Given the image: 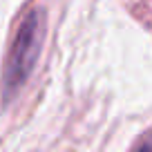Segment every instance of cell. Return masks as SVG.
I'll return each instance as SVG.
<instances>
[{
  "instance_id": "1",
  "label": "cell",
  "mask_w": 152,
  "mask_h": 152,
  "mask_svg": "<svg viewBox=\"0 0 152 152\" xmlns=\"http://www.w3.org/2000/svg\"><path fill=\"white\" fill-rule=\"evenodd\" d=\"M43 34H45V16L40 9H34L20 23L14 43H11L7 69H5L7 87H18L27 78V74L34 69V63H36L38 54H40Z\"/></svg>"
},
{
  "instance_id": "2",
  "label": "cell",
  "mask_w": 152,
  "mask_h": 152,
  "mask_svg": "<svg viewBox=\"0 0 152 152\" xmlns=\"http://www.w3.org/2000/svg\"><path fill=\"white\" fill-rule=\"evenodd\" d=\"M137 152H152V143H148V145H143L141 150H137Z\"/></svg>"
}]
</instances>
